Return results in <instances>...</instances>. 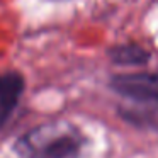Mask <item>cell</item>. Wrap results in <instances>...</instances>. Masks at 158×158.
Listing matches in <instances>:
<instances>
[{
	"label": "cell",
	"mask_w": 158,
	"mask_h": 158,
	"mask_svg": "<svg viewBox=\"0 0 158 158\" xmlns=\"http://www.w3.org/2000/svg\"><path fill=\"white\" fill-rule=\"evenodd\" d=\"M107 56L114 65L119 66H144L151 58V55L143 46L134 44V43L112 46L107 49Z\"/></svg>",
	"instance_id": "277c9868"
},
{
	"label": "cell",
	"mask_w": 158,
	"mask_h": 158,
	"mask_svg": "<svg viewBox=\"0 0 158 158\" xmlns=\"http://www.w3.org/2000/svg\"><path fill=\"white\" fill-rule=\"evenodd\" d=\"M24 89L26 80L19 72H5L0 75V127L17 109Z\"/></svg>",
	"instance_id": "3957f363"
},
{
	"label": "cell",
	"mask_w": 158,
	"mask_h": 158,
	"mask_svg": "<svg viewBox=\"0 0 158 158\" xmlns=\"http://www.w3.org/2000/svg\"><path fill=\"white\" fill-rule=\"evenodd\" d=\"M109 87L121 97L139 106H158V70L114 75Z\"/></svg>",
	"instance_id": "7a4b0ae2"
},
{
	"label": "cell",
	"mask_w": 158,
	"mask_h": 158,
	"mask_svg": "<svg viewBox=\"0 0 158 158\" xmlns=\"http://www.w3.org/2000/svg\"><path fill=\"white\" fill-rule=\"evenodd\" d=\"M85 148L87 138L66 119L38 124L14 144L19 158H85Z\"/></svg>",
	"instance_id": "6da1fadb"
}]
</instances>
